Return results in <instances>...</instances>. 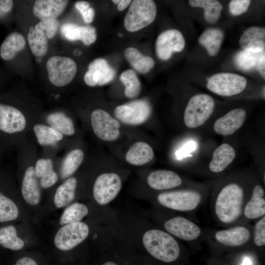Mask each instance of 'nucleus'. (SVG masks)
<instances>
[{"mask_svg":"<svg viewBox=\"0 0 265 265\" xmlns=\"http://www.w3.org/2000/svg\"><path fill=\"white\" fill-rule=\"evenodd\" d=\"M41 113L34 107L0 102V137L15 147L27 137Z\"/></svg>","mask_w":265,"mask_h":265,"instance_id":"obj_1","label":"nucleus"},{"mask_svg":"<svg viewBox=\"0 0 265 265\" xmlns=\"http://www.w3.org/2000/svg\"><path fill=\"white\" fill-rule=\"evenodd\" d=\"M243 188L235 183L227 184L218 193L214 203L217 219L224 224L235 222L240 216L244 206Z\"/></svg>","mask_w":265,"mask_h":265,"instance_id":"obj_2","label":"nucleus"},{"mask_svg":"<svg viewBox=\"0 0 265 265\" xmlns=\"http://www.w3.org/2000/svg\"><path fill=\"white\" fill-rule=\"evenodd\" d=\"M143 245L155 258L165 263L175 261L180 253V248L169 234L158 229L147 231L143 237Z\"/></svg>","mask_w":265,"mask_h":265,"instance_id":"obj_3","label":"nucleus"},{"mask_svg":"<svg viewBox=\"0 0 265 265\" xmlns=\"http://www.w3.org/2000/svg\"><path fill=\"white\" fill-rule=\"evenodd\" d=\"M157 12V6L153 0H133L125 17L124 27L129 32L142 29L154 21Z\"/></svg>","mask_w":265,"mask_h":265,"instance_id":"obj_4","label":"nucleus"},{"mask_svg":"<svg viewBox=\"0 0 265 265\" xmlns=\"http://www.w3.org/2000/svg\"><path fill=\"white\" fill-rule=\"evenodd\" d=\"M215 102L207 94H198L193 96L186 107L184 121L189 128H196L203 125L213 111Z\"/></svg>","mask_w":265,"mask_h":265,"instance_id":"obj_5","label":"nucleus"},{"mask_svg":"<svg viewBox=\"0 0 265 265\" xmlns=\"http://www.w3.org/2000/svg\"><path fill=\"white\" fill-rule=\"evenodd\" d=\"M48 78L50 82L57 87H63L70 84L75 78L77 66L72 58L54 55L46 63Z\"/></svg>","mask_w":265,"mask_h":265,"instance_id":"obj_6","label":"nucleus"},{"mask_svg":"<svg viewBox=\"0 0 265 265\" xmlns=\"http://www.w3.org/2000/svg\"><path fill=\"white\" fill-rule=\"evenodd\" d=\"M31 133L36 145L42 152L58 154L68 144V138L60 132L38 120L33 125Z\"/></svg>","mask_w":265,"mask_h":265,"instance_id":"obj_7","label":"nucleus"},{"mask_svg":"<svg viewBox=\"0 0 265 265\" xmlns=\"http://www.w3.org/2000/svg\"><path fill=\"white\" fill-rule=\"evenodd\" d=\"M202 200L201 193L193 190L163 192L158 196V200L160 205L180 212L194 211L200 205Z\"/></svg>","mask_w":265,"mask_h":265,"instance_id":"obj_8","label":"nucleus"},{"mask_svg":"<svg viewBox=\"0 0 265 265\" xmlns=\"http://www.w3.org/2000/svg\"><path fill=\"white\" fill-rule=\"evenodd\" d=\"M247 85L243 76L234 73H220L211 76L207 86L212 92L222 96H231L240 93Z\"/></svg>","mask_w":265,"mask_h":265,"instance_id":"obj_9","label":"nucleus"},{"mask_svg":"<svg viewBox=\"0 0 265 265\" xmlns=\"http://www.w3.org/2000/svg\"><path fill=\"white\" fill-rule=\"evenodd\" d=\"M89 122L93 133L101 140L112 141L120 135V123L103 109L97 108L93 110Z\"/></svg>","mask_w":265,"mask_h":265,"instance_id":"obj_10","label":"nucleus"},{"mask_svg":"<svg viewBox=\"0 0 265 265\" xmlns=\"http://www.w3.org/2000/svg\"><path fill=\"white\" fill-rule=\"evenodd\" d=\"M89 228L82 222L64 225L57 232L54 239L55 246L59 250H71L82 242L88 236Z\"/></svg>","mask_w":265,"mask_h":265,"instance_id":"obj_11","label":"nucleus"},{"mask_svg":"<svg viewBox=\"0 0 265 265\" xmlns=\"http://www.w3.org/2000/svg\"><path fill=\"white\" fill-rule=\"evenodd\" d=\"M58 154L42 152L38 155L35 164V174L40 187L47 189L55 185L59 180L56 168Z\"/></svg>","mask_w":265,"mask_h":265,"instance_id":"obj_12","label":"nucleus"},{"mask_svg":"<svg viewBox=\"0 0 265 265\" xmlns=\"http://www.w3.org/2000/svg\"><path fill=\"white\" fill-rule=\"evenodd\" d=\"M121 188V180L114 173H106L100 175L96 179L93 187V194L96 201L105 205L117 195Z\"/></svg>","mask_w":265,"mask_h":265,"instance_id":"obj_13","label":"nucleus"},{"mask_svg":"<svg viewBox=\"0 0 265 265\" xmlns=\"http://www.w3.org/2000/svg\"><path fill=\"white\" fill-rule=\"evenodd\" d=\"M151 108L145 100L134 101L117 106L114 114L123 123L136 125L143 123L150 117Z\"/></svg>","mask_w":265,"mask_h":265,"instance_id":"obj_14","label":"nucleus"},{"mask_svg":"<svg viewBox=\"0 0 265 265\" xmlns=\"http://www.w3.org/2000/svg\"><path fill=\"white\" fill-rule=\"evenodd\" d=\"M185 39L182 32L170 29L161 32L156 42V53L162 60L171 58L173 53L182 52L185 47Z\"/></svg>","mask_w":265,"mask_h":265,"instance_id":"obj_15","label":"nucleus"},{"mask_svg":"<svg viewBox=\"0 0 265 265\" xmlns=\"http://www.w3.org/2000/svg\"><path fill=\"white\" fill-rule=\"evenodd\" d=\"M37 120L45 123L68 138L76 133V128L72 116L66 111L57 109L41 112Z\"/></svg>","mask_w":265,"mask_h":265,"instance_id":"obj_16","label":"nucleus"},{"mask_svg":"<svg viewBox=\"0 0 265 265\" xmlns=\"http://www.w3.org/2000/svg\"><path fill=\"white\" fill-rule=\"evenodd\" d=\"M115 74L114 69L106 59L98 58L89 64L84 80L85 83L90 87L104 85L114 79Z\"/></svg>","mask_w":265,"mask_h":265,"instance_id":"obj_17","label":"nucleus"},{"mask_svg":"<svg viewBox=\"0 0 265 265\" xmlns=\"http://www.w3.org/2000/svg\"><path fill=\"white\" fill-rule=\"evenodd\" d=\"M164 226L169 233L185 241L195 240L201 233L200 228L196 223L183 216L171 218L164 223Z\"/></svg>","mask_w":265,"mask_h":265,"instance_id":"obj_18","label":"nucleus"},{"mask_svg":"<svg viewBox=\"0 0 265 265\" xmlns=\"http://www.w3.org/2000/svg\"><path fill=\"white\" fill-rule=\"evenodd\" d=\"M21 191L26 201L31 205H38L41 200V188L35 174V167L31 165L22 170Z\"/></svg>","mask_w":265,"mask_h":265,"instance_id":"obj_19","label":"nucleus"},{"mask_svg":"<svg viewBox=\"0 0 265 265\" xmlns=\"http://www.w3.org/2000/svg\"><path fill=\"white\" fill-rule=\"evenodd\" d=\"M84 151L80 148H69L63 156H57L56 168L59 179L65 180L72 176L82 163Z\"/></svg>","mask_w":265,"mask_h":265,"instance_id":"obj_20","label":"nucleus"},{"mask_svg":"<svg viewBox=\"0 0 265 265\" xmlns=\"http://www.w3.org/2000/svg\"><path fill=\"white\" fill-rule=\"evenodd\" d=\"M246 115V111L243 108L233 109L215 121L214 131L222 135L232 134L243 125Z\"/></svg>","mask_w":265,"mask_h":265,"instance_id":"obj_21","label":"nucleus"},{"mask_svg":"<svg viewBox=\"0 0 265 265\" xmlns=\"http://www.w3.org/2000/svg\"><path fill=\"white\" fill-rule=\"evenodd\" d=\"M251 236L250 230L243 226L218 230L214 235V239L217 242L229 247L242 246L249 241Z\"/></svg>","mask_w":265,"mask_h":265,"instance_id":"obj_22","label":"nucleus"},{"mask_svg":"<svg viewBox=\"0 0 265 265\" xmlns=\"http://www.w3.org/2000/svg\"><path fill=\"white\" fill-rule=\"evenodd\" d=\"M239 44L244 51L252 53L265 52V29L259 26L247 28L241 36Z\"/></svg>","mask_w":265,"mask_h":265,"instance_id":"obj_23","label":"nucleus"},{"mask_svg":"<svg viewBox=\"0 0 265 265\" xmlns=\"http://www.w3.org/2000/svg\"><path fill=\"white\" fill-rule=\"evenodd\" d=\"M68 3V0H37L33 6V14L41 21L57 19Z\"/></svg>","mask_w":265,"mask_h":265,"instance_id":"obj_24","label":"nucleus"},{"mask_svg":"<svg viewBox=\"0 0 265 265\" xmlns=\"http://www.w3.org/2000/svg\"><path fill=\"white\" fill-rule=\"evenodd\" d=\"M60 31L62 36L68 40H80L86 45L94 43L97 39L96 29L90 26H79L68 23L62 26Z\"/></svg>","mask_w":265,"mask_h":265,"instance_id":"obj_25","label":"nucleus"},{"mask_svg":"<svg viewBox=\"0 0 265 265\" xmlns=\"http://www.w3.org/2000/svg\"><path fill=\"white\" fill-rule=\"evenodd\" d=\"M147 183L151 188L160 190L178 187L182 184V180L174 171L160 169L151 172Z\"/></svg>","mask_w":265,"mask_h":265,"instance_id":"obj_26","label":"nucleus"},{"mask_svg":"<svg viewBox=\"0 0 265 265\" xmlns=\"http://www.w3.org/2000/svg\"><path fill=\"white\" fill-rule=\"evenodd\" d=\"M244 217L253 220L261 218L265 214V198L264 188L259 185H256L251 196L243 209Z\"/></svg>","mask_w":265,"mask_h":265,"instance_id":"obj_27","label":"nucleus"},{"mask_svg":"<svg viewBox=\"0 0 265 265\" xmlns=\"http://www.w3.org/2000/svg\"><path fill=\"white\" fill-rule=\"evenodd\" d=\"M18 215L16 204L5 191V171H1L0 172V223L13 221Z\"/></svg>","mask_w":265,"mask_h":265,"instance_id":"obj_28","label":"nucleus"},{"mask_svg":"<svg viewBox=\"0 0 265 265\" xmlns=\"http://www.w3.org/2000/svg\"><path fill=\"white\" fill-rule=\"evenodd\" d=\"M235 157L234 148L228 143H223L214 151L209 169L213 173L221 172L232 163Z\"/></svg>","mask_w":265,"mask_h":265,"instance_id":"obj_29","label":"nucleus"},{"mask_svg":"<svg viewBox=\"0 0 265 265\" xmlns=\"http://www.w3.org/2000/svg\"><path fill=\"white\" fill-rule=\"evenodd\" d=\"M154 156V151L148 143L138 141L134 143L128 150L126 159L131 164L142 165L151 161Z\"/></svg>","mask_w":265,"mask_h":265,"instance_id":"obj_30","label":"nucleus"},{"mask_svg":"<svg viewBox=\"0 0 265 265\" xmlns=\"http://www.w3.org/2000/svg\"><path fill=\"white\" fill-rule=\"evenodd\" d=\"M224 37V32L221 29L211 27L206 29L201 34L198 42L206 49L210 56H214L220 50Z\"/></svg>","mask_w":265,"mask_h":265,"instance_id":"obj_31","label":"nucleus"},{"mask_svg":"<svg viewBox=\"0 0 265 265\" xmlns=\"http://www.w3.org/2000/svg\"><path fill=\"white\" fill-rule=\"evenodd\" d=\"M77 185V178L71 176L57 187L54 195V202L56 207H65L74 199Z\"/></svg>","mask_w":265,"mask_h":265,"instance_id":"obj_32","label":"nucleus"},{"mask_svg":"<svg viewBox=\"0 0 265 265\" xmlns=\"http://www.w3.org/2000/svg\"><path fill=\"white\" fill-rule=\"evenodd\" d=\"M26 46L25 39L21 33L13 32L8 35L1 44L0 55L5 60L13 58Z\"/></svg>","mask_w":265,"mask_h":265,"instance_id":"obj_33","label":"nucleus"},{"mask_svg":"<svg viewBox=\"0 0 265 265\" xmlns=\"http://www.w3.org/2000/svg\"><path fill=\"white\" fill-rule=\"evenodd\" d=\"M124 56L131 66L141 74L149 72L155 65V61L152 57L144 55L135 48H127Z\"/></svg>","mask_w":265,"mask_h":265,"instance_id":"obj_34","label":"nucleus"},{"mask_svg":"<svg viewBox=\"0 0 265 265\" xmlns=\"http://www.w3.org/2000/svg\"><path fill=\"white\" fill-rule=\"evenodd\" d=\"M188 3L193 7L203 8L205 19L210 24L215 23L220 17L222 5L218 0H190Z\"/></svg>","mask_w":265,"mask_h":265,"instance_id":"obj_35","label":"nucleus"},{"mask_svg":"<svg viewBox=\"0 0 265 265\" xmlns=\"http://www.w3.org/2000/svg\"><path fill=\"white\" fill-rule=\"evenodd\" d=\"M0 245L15 251L23 248L24 242L18 237L16 228L9 225L0 228Z\"/></svg>","mask_w":265,"mask_h":265,"instance_id":"obj_36","label":"nucleus"},{"mask_svg":"<svg viewBox=\"0 0 265 265\" xmlns=\"http://www.w3.org/2000/svg\"><path fill=\"white\" fill-rule=\"evenodd\" d=\"M27 41L33 54L37 57L45 55L48 49V42L45 35L31 26L27 34Z\"/></svg>","mask_w":265,"mask_h":265,"instance_id":"obj_37","label":"nucleus"},{"mask_svg":"<svg viewBox=\"0 0 265 265\" xmlns=\"http://www.w3.org/2000/svg\"><path fill=\"white\" fill-rule=\"evenodd\" d=\"M120 80L125 86V94L129 98L137 97L141 91L140 81L135 72L132 69L124 71Z\"/></svg>","mask_w":265,"mask_h":265,"instance_id":"obj_38","label":"nucleus"},{"mask_svg":"<svg viewBox=\"0 0 265 265\" xmlns=\"http://www.w3.org/2000/svg\"><path fill=\"white\" fill-rule=\"evenodd\" d=\"M88 212L87 207L84 204L75 203L68 207L63 212L60 219L61 225L80 222Z\"/></svg>","mask_w":265,"mask_h":265,"instance_id":"obj_39","label":"nucleus"},{"mask_svg":"<svg viewBox=\"0 0 265 265\" xmlns=\"http://www.w3.org/2000/svg\"><path fill=\"white\" fill-rule=\"evenodd\" d=\"M59 26V22L57 19H51L40 21L34 27L43 33L47 39H51L56 34Z\"/></svg>","mask_w":265,"mask_h":265,"instance_id":"obj_40","label":"nucleus"},{"mask_svg":"<svg viewBox=\"0 0 265 265\" xmlns=\"http://www.w3.org/2000/svg\"><path fill=\"white\" fill-rule=\"evenodd\" d=\"M253 241L258 247L264 246L265 244V216L260 218L254 226Z\"/></svg>","mask_w":265,"mask_h":265,"instance_id":"obj_41","label":"nucleus"},{"mask_svg":"<svg viewBox=\"0 0 265 265\" xmlns=\"http://www.w3.org/2000/svg\"><path fill=\"white\" fill-rule=\"evenodd\" d=\"M76 8L80 11L85 23H91L95 16L94 9L90 7L88 2L79 1L75 4Z\"/></svg>","mask_w":265,"mask_h":265,"instance_id":"obj_42","label":"nucleus"},{"mask_svg":"<svg viewBox=\"0 0 265 265\" xmlns=\"http://www.w3.org/2000/svg\"><path fill=\"white\" fill-rule=\"evenodd\" d=\"M250 4L249 0H232L229 3V11L233 15L239 16L247 11Z\"/></svg>","mask_w":265,"mask_h":265,"instance_id":"obj_43","label":"nucleus"},{"mask_svg":"<svg viewBox=\"0 0 265 265\" xmlns=\"http://www.w3.org/2000/svg\"><path fill=\"white\" fill-rule=\"evenodd\" d=\"M252 53L244 51L239 53L237 58L238 63L243 69H250L256 64V58Z\"/></svg>","mask_w":265,"mask_h":265,"instance_id":"obj_44","label":"nucleus"},{"mask_svg":"<svg viewBox=\"0 0 265 265\" xmlns=\"http://www.w3.org/2000/svg\"><path fill=\"white\" fill-rule=\"evenodd\" d=\"M13 2L11 0H0V10L3 13L9 12L13 7Z\"/></svg>","mask_w":265,"mask_h":265,"instance_id":"obj_45","label":"nucleus"},{"mask_svg":"<svg viewBox=\"0 0 265 265\" xmlns=\"http://www.w3.org/2000/svg\"><path fill=\"white\" fill-rule=\"evenodd\" d=\"M14 265H37L35 261L29 257H23L18 260Z\"/></svg>","mask_w":265,"mask_h":265,"instance_id":"obj_46","label":"nucleus"},{"mask_svg":"<svg viewBox=\"0 0 265 265\" xmlns=\"http://www.w3.org/2000/svg\"><path fill=\"white\" fill-rule=\"evenodd\" d=\"M265 53L261 55L258 61V68L261 76L265 79Z\"/></svg>","mask_w":265,"mask_h":265,"instance_id":"obj_47","label":"nucleus"},{"mask_svg":"<svg viewBox=\"0 0 265 265\" xmlns=\"http://www.w3.org/2000/svg\"><path fill=\"white\" fill-rule=\"evenodd\" d=\"M10 148L0 137V162H1L6 152Z\"/></svg>","mask_w":265,"mask_h":265,"instance_id":"obj_48","label":"nucleus"},{"mask_svg":"<svg viewBox=\"0 0 265 265\" xmlns=\"http://www.w3.org/2000/svg\"><path fill=\"white\" fill-rule=\"evenodd\" d=\"M132 1V0H121L120 2L118 3L117 9L119 11H123L129 6Z\"/></svg>","mask_w":265,"mask_h":265,"instance_id":"obj_49","label":"nucleus"},{"mask_svg":"<svg viewBox=\"0 0 265 265\" xmlns=\"http://www.w3.org/2000/svg\"><path fill=\"white\" fill-rule=\"evenodd\" d=\"M103 265H117L115 263L112 262H107L104 263Z\"/></svg>","mask_w":265,"mask_h":265,"instance_id":"obj_50","label":"nucleus"},{"mask_svg":"<svg viewBox=\"0 0 265 265\" xmlns=\"http://www.w3.org/2000/svg\"><path fill=\"white\" fill-rule=\"evenodd\" d=\"M120 1H121L120 0H112V2L118 4L120 2Z\"/></svg>","mask_w":265,"mask_h":265,"instance_id":"obj_51","label":"nucleus"},{"mask_svg":"<svg viewBox=\"0 0 265 265\" xmlns=\"http://www.w3.org/2000/svg\"><path fill=\"white\" fill-rule=\"evenodd\" d=\"M1 12L0 10V12Z\"/></svg>","mask_w":265,"mask_h":265,"instance_id":"obj_52","label":"nucleus"}]
</instances>
